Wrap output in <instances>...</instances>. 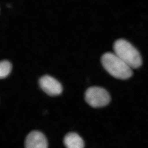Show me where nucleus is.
Returning a JSON list of instances; mask_svg holds the SVG:
<instances>
[{"mask_svg": "<svg viewBox=\"0 0 148 148\" xmlns=\"http://www.w3.org/2000/svg\"><path fill=\"white\" fill-rule=\"evenodd\" d=\"M101 61L105 70L116 78L125 80L132 75V68L115 53H104L101 57Z\"/></svg>", "mask_w": 148, "mask_h": 148, "instance_id": "1", "label": "nucleus"}, {"mask_svg": "<svg viewBox=\"0 0 148 148\" xmlns=\"http://www.w3.org/2000/svg\"><path fill=\"white\" fill-rule=\"evenodd\" d=\"M113 48L115 54L131 68L141 66L142 59L140 52L127 41L118 39L114 44Z\"/></svg>", "mask_w": 148, "mask_h": 148, "instance_id": "2", "label": "nucleus"}, {"mask_svg": "<svg viewBox=\"0 0 148 148\" xmlns=\"http://www.w3.org/2000/svg\"><path fill=\"white\" fill-rule=\"evenodd\" d=\"M85 101L93 108L105 106L110 101V95L106 90L99 86L90 87L84 95Z\"/></svg>", "mask_w": 148, "mask_h": 148, "instance_id": "3", "label": "nucleus"}, {"mask_svg": "<svg viewBox=\"0 0 148 148\" xmlns=\"http://www.w3.org/2000/svg\"><path fill=\"white\" fill-rule=\"evenodd\" d=\"M39 86L48 95H59L62 91V84L57 79L49 75H44L38 80Z\"/></svg>", "mask_w": 148, "mask_h": 148, "instance_id": "4", "label": "nucleus"}, {"mask_svg": "<svg viewBox=\"0 0 148 148\" xmlns=\"http://www.w3.org/2000/svg\"><path fill=\"white\" fill-rule=\"evenodd\" d=\"M48 141L43 134L33 131L28 134L25 140V148H48Z\"/></svg>", "mask_w": 148, "mask_h": 148, "instance_id": "5", "label": "nucleus"}, {"mask_svg": "<svg viewBox=\"0 0 148 148\" xmlns=\"http://www.w3.org/2000/svg\"><path fill=\"white\" fill-rule=\"evenodd\" d=\"M64 144L66 148H84V140L78 134L74 132L69 133L65 136Z\"/></svg>", "mask_w": 148, "mask_h": 148, "instance_id": "6", "label": "nucleus"}, {"mask_svg": "<svg viewBox=\"0 0 148 148\" xmlns=\"http://www.w3.org/2000/svg\"><path fill=\"white\" fill-rule=\"evenodd\" d=\"M12 64L9 61L3 60L0 62V77L4 78L6 77L11 71Z\"/></svg>", "mask_w": 148, "mask_h": 148, "instance_id": "7", "label": "nucleus"}]
</instances>
